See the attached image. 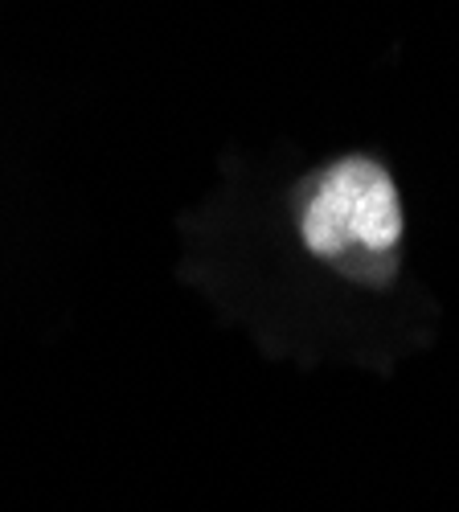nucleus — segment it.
<instances>
[{"mask_svg":"<svg viewBox=\"0 0 459 512\" xmlns=\"http://www.w3.org/2000/svg\"><path fill=\"white\" fill-rule=\"evenodd\" d=\"M300 234L316 259L328 263L349 250L390 254L402 238V205L390 173L369 156L332 164L304 201Z\"/></svg>","mask_w":459,"mask_h":512,"instance_id":"f257e3e1","label":"nucleus"}]
</instances>
